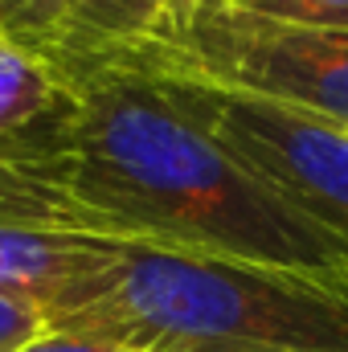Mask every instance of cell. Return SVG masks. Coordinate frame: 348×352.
Returning a JSON list of instances; mask_svg holds the SVG:
<instances>
[{"instance_id":"6da1fadb","label":"cell","mask_w":348,"mask_h":352,"mask_svg":"<svg viewBox=\"0 0 348 352\" xmlns=\"http://www.w3.org/2000/svg\"><path fill=\"white\" fill-rule=\"evenodd\" d=\"M45 135L62 188L115 242L348 270V242L259 180L135 66H102L66 82Z\"/></svg>"},{"instance_id":"7a4b0ae2","label":"cell","mask_w":348,"mask_h":352,"mask_svg":"<svg viewBox=\"0 0 348 352\" xmlns=\"http://www.w3.org/2000/svg\"><path fill=\"white\" fill-rule=\"evenodd\" d=\"M45 332L127 352H348V270L201 258L127 242L45 311Z\"/></svg>"},{"instance_id":"3957f363","label":"cell","mask_w":348,"mask_h":352,"mask_svg":"<svg viewBox=\"0 0 348 352\" xmlns=\"http://www.w3.org/2000/svg\"><path fill=\"white\" fill-rule=\"evenodd\" d=\"M115 66L250 94L348 127V29L270 21L226 0H176L156 33Z\"/></svg>"},{"instance_id":"277c9868","label":"cell","mask_w":348,"mask_h":352,"mask_svg":"<svg viewBox=\"0 0 348 352\" xmlns=\"http://www.w3.org/2000/svg\"><path fill=\"white\" fill-rule=\"evenodd\" d=\"M156 78V74H152ZM164 94L230 156L266 180L279 197L299 205L312 221L348 242V127L262 102L250 94L197 82L156 78Z\"/></svg>"},{"instance_id":"5b68a950","label":"cell","mask_w":348,"mask_h":352,"mask_svg":"<svg viewBox=\"0 0 348 352\" xmlns=\"http://www.w3.org/2000/svg\"><path fill=\"white\" fill-rule=\"evenodd\" d=\"M127 242L94 234H50L0 226V299L45 311L74 283L107 270Z\"/></svg>"},{"instance_id":"8992f818","label":"cell","mask_w":348,"mask_h":352,"mask_svg":"<svg viewBox=\"0 0 348 352\" xmlns=\"http://www.w3.org/2000/svg\"><path fill=\"white\" fill-rule=\"evenodd\" d=\"M45 127H50V119L37 123L29 135L0 144V226L107 238L102 226L62 188Z\"/></svg>"},{"instance_id":"52a82bcc","label":"cell","mask_w":348,"mask_h":352,"mask_svg":"<svg viewBox=\"0 0 348 352\" xmlns=\"http://www.w3.org/2000/svg\"><path fill=\"white\" fill-rule=\"evenodd\" d=\"M176 0H78V12L50 54L54 74L66 82L83 78L90 70L115 66L131 58L164 21Z\"/></svg>"},{"instance_id":"ba28073f","label":"cell","mask_w":348,"mask_h":352,"mask_svg":"<svg viewBox=\"0 0 348 352\" xmlns=\"http://www.w3.org/2000/svg\"><path fill=\"white\" fill-rule=\"evenodd\" d=\"M66 102V87L54 66L0 37V144L29 135Z\"/></svg>"},{"instance_id":"9c48e42d","label":"cell","mask_w":348,"mask_h":352,"mask_svg":"<svg viewBox=\"0 0 348 352\" xmlns=\"http://www.w3.org/2000/svg\"><path fill=\"white\" fill-rule=\"evenodd\" d=\"M74 12L78 0H0V37L50 62Z\"/></svg>"},{"instance_id":"30bf717a","label":"cell","mask_w":348,"mask_h":352,"mask_svg":"<svg viewBox=\"0 0 348 352\" xmlns=\"http://www.w3.org/2000/svg\"><path fill=\"white\" fill-rule=\"evenodd\" d=\"M226 4L270 16V21L316 25V29H348V0H226Z\"/></svg>"},{"instance_id":"8fae6325","label":"cell","mask_w":348,"mask_h":352,"mask_svg":"<svg viewBox=\"0 0 348 352\" xmlns=\"http://www.w3.org/2000/svg\"><path fill=\"white\" fill-rule=\"evenodd\" d=\"M41 332H45V320H41L37 307L0 299V352L25 349V344H33Z\"/></svg>"},{"instance_id":"7c38bea8","label":"cell","mask_w":348,"mask_h":352,"mask_svg":"<svg viewBox=\"0 0 348 352\" xmlns=\"http://www.w3.org/2000/svg\"><path fill=\"white\" fill-rule=\"evenodd\" d=\"M17 352H127L115 349V344H102V340H83V336H62V332H41L33 344Z\"/></svg>"}]
</instances>
